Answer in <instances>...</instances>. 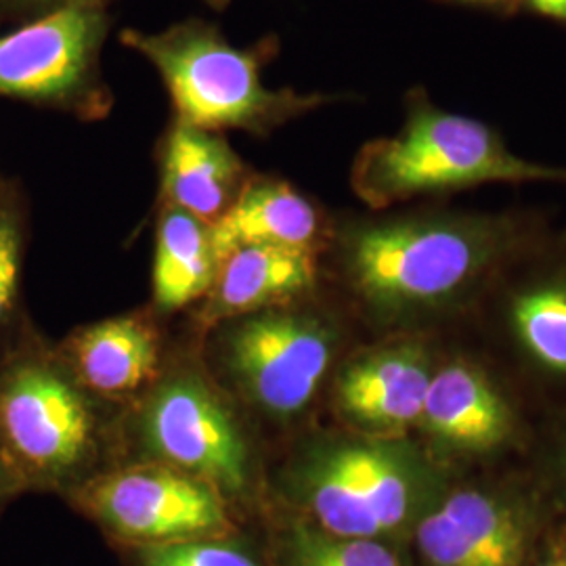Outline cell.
<instances>
[{"instance_id":"cell-8","label":"cell","mask_w":566,"mask_h":566,"mask_svg":"<svg viewBox=\"0 0 566 566\" xmlns=\"http://www.w3.org/2000/svg\"><path fill=\"white\" fill-rule=\"evenodd\" d=\"M65 502L97 526L114 549L191 542L243 525L208 481L158 462L112 465Z\"/></svg>"},{"instance_id":"cell-15","label":"cell","mask_w":566,"mask_h":566,"mask_svg":"<svg viewBox=\"0 0 566 566\" xmlns=\"http://www.w3.org/2000/svg\"><path fill=\"white\" fill-rule=\"evenodd\" d=\"M254 172L221 133L172 120L160 143L163 203L214 224Z\"/></svg>"},{"instance_id":"cell-14","label":"cell","mask_w":566,"mask_h":566,"mask_svg":"<svg viewBox=\"0 0 566 566\" xmlns=\"http://www.w3.org/2000/svg\"><path fill=\"white\" fill-rule=\"evenodd\" d=\"M212 229L219 261L238 248L271 245L324 256L334 223L294 185L277 177L252 175L240 198Z\"/></svg>"},{"instance_id":"cell-16","label":"cell","mask_w":566,"mask_h":566,"mask_svg":"<svg viewBox=\"0 0 566 566\" xmlns=\"http://www.w3.org/2000/svg\"><path fill=\"white\" fill-rule=\"evenodd\" d=\"M322 256L271 248L248 245L227 254L217 282L203 298L200 325L203 329L266 308L301 303L319 282Z\"/></svg>"},{"instance_id":"cell-6","label":"cell","mask_w":566,"mask_h":566,"mask_svg":"<svg viewBox=\"0 0 566 566\" xmlns=\"http://www.w3.org/2000/svg\"><path fill=\"white\" fill-rule=\"evenodd\" d=\"M120 42L156 67L175 118L203 130L269 137L287 122L346 99V95L298 93L287 86L269 88L263 70L280 51L275 36L254 46H235L214 23L185 20L160 32L122 30Z\"/></svg>"},{"instance_id":"cell-23","label":"cell","mask_w":566,"mask_h":566,"mask_svg":"<svg viewBox=\"0 0 566 566\" xmlns=\"http://www.w3.org/2000/svg\"><path fill=\"white\" fill-rule=\"evenodd\" d=\"M528 566H566V531L544 535Z\"/></svg>"},{"instance_id":"cell-10","label":"cell","mask_w":566,"mask_h":566,"mask_svg":"<svg viewBox=\"0 0 566 566\" xmlns=\"http://www.w3.org/2000/svg\"><path fill=\"white\" fill-rule=\"evenodd\" d=\"M535 497L500 486H460L437 500L409 546L416 566H528L544 539Z\"/></svg>"},{"instance_id":"cell-28","label":"cell","mask_w":566,"mask_h":566,"mask_svg":"<svg viewBox=\"0 0 566 566\" xmlns=\"http://www.w3.org/2000/svg\"><path fill=\"white\" fill-rule=\"evenodd\" d=\"M563 479H565V486H566V449H565V453H563Z\"/></svg>"},{"instance_id":"cell-5","label":"cell","mask_w":566,"mask_h":566,"mask_svg":"<svg viewBox=\"0 0 566 566\" xmlns=\"http://www.w3.org/2000/svg\"><path fill=\"white\" fill-rule=\"evenodd\" d=\"M493 182L566 185V166L516 156L500 130L443 109L422 86L407 91L401 128L365 143L350 168L355 196L378 212Z\"/></svg>"},{"instance_id":"cell-24","label":"cell","mask_w":566,"mask_h":566,"mask_svg":"<svg viewBox=\"0 0 566 566\" xmlns=\"http://www.w3.org/2000/svg\"><path fill=\"white\" fill-rule=\"evenodd\" d=\"M432 2L489 11V13L502 15V18H512V15L523 13V0H432Z\"/></svg>"},{"instance_id":"cell-3","label":"cell","mask_w":566,"mask_h":566,"mask_svg":"<svg viewBox=\"0 0 566 566\" xmlns=\"http://www.w3.org/2000/svg\"><path fill=\"white\" fill-rule=\"evenodd\" d=\"M30 319L0 350V453L25 493L72 491L112 468L120 422Z\"/></svg>"},{"instance_id":"cell-4","label":"cell","mask_w":566,"mask_h":566,"mask_svg":"<svg viewBox=\"0 0 566 566\" xmlns=\"http://www.w3.org/2000/svg\"><path fill=\"white\" fill-rule=\"evenodd\" d=\"M126 462H158L208 481L242 523H261L266 465L245 411L200 357H177L120 422ZM122 464V462H120Z\"/></svg>"},{"instance_id":"cell-1","label":"cell","mask_w":566,"mask_h":566,"mask_svg":"<svg viewBox=\"0 0 566 566\" xmlns=\"http://www.w3.org/2000/svg\"><path fill=\"white\" fill-rule=\"evenodd\" d=\"M539 243L533 217L424 210L334 223L327 252L371 322L405 327L472 301Z\"/></svg>"},{"instance_id":"cell-27","label":"cell","mask_w":566,"mask_h":566,"mask_svg":"<svg viewBox=\"0 0 566 566\" xmlns=\"http://www.w3.org/2000/svg\"><path fill=\"white\" fill-rule=\"evenodd\" d=\"M206 2H208L210 7H214V9H219V11H221V9H224L231 0H206Z\"/></svg>"},{"instance_id":"cell-18","label":"cell","mask_w":566,"mask_h":566,"mask_svg":"<svg viewBox=\"0 0 566 566\" xmlns=\"http://www.w3.org/2000/svg\"><path fill=\"white\" fill-rule=\"evenodd\" d=\"M261 523L275 566H416L405 542L338 537L282 512Z\"/></svg>"},{"instance_id":"cell-26","label":"cell","mask_w":566,"mask_h":566,"mask_svg":"<svg viewBox=\"0 0 566 566\" xmlns=\"http://www.w3.org/2000/svg\"><path fill=\"white\" fill-rule=\"evenodd\" d=\"M25 493L18 474L7 464V460L0 453V516L7 507L11 506L18 497Z\"/></svg>"},{"instance_id":"cell-17","label":"cell","mask_w":566,"mask_h":566,"mask_svg":"<svg viewBox=\"0 0 566 566\" xmlns=\"http://www.w3.org/2000/svg\"><path fill=\"white\" fill-rule=\"evenodd\" d=\"M219 266L210 224L177 206L163 203L151 269L156 311L177 313L203 301L217 282Z\"/></svg>"},{"instance_id":"cell-25","label":"cell","mask_w":566,"mask_h":566,"mask_svg":"<svg viewBox=\"0 0 566 566\" xmlns=\"http://www.w3.org/2000/svg\"><path fill=\"white\" fill-rule=\"evenodd\" d=\"M523 13L552 21L566 30V0H523Z\"/></svg>"},{"instance_id":"cell-11","label":"cell","mask_w":566,"mask_h":566,"mask_svg":"<svg viewBox=\"0 0 566 566\" xmlns=\"http://www.w3.org/2000/svg\"><path fill=\"white\" fill-rule=\"evenodd\" d=\"M434 369L430 350L418 340L376 344L336 369L332 409L348 432L407 439L422 420Z\"/></svg>"},{"instance_id":"cell-9","label":"cell","mask_w":566,"mask_h":566,"mask_svg":"<svg viewBox=\"0 0 566 566\" xmlns=\"http://www.w3.org/2000/svg\"><path fill=\"white\" fill-rule=\"evenodd\" d=\"M112 18L102 7H72L0 36V97L103 120L114 93L103 76Z\"/></svg>"},{"instance_id":"cell-2","label":"cell","mask_w":566,"mask_h":566,"mask_svg":"<svg viewBox=\"0 0 566 566\" xmlns=\"http://www.w3.org/2000/svg\"><path fill=\"white\" fill-rule=\"evenodd\" d=\"M446 491L432 458L409 439L319 432L266 468L264 514L296 516L338 537L409 544Z\"/></svg>"},{"instance_id":"cell-13","label":"cell","mask_w":566,"mask_h":566,"mask_svg":"<svg viewBox=\"0 0 566 566\" xmlns=\"http://www.w3.org/2000/svg\"><path fill=\"white\" fill-rule=\"evenodd\" d=\"M418 428L443 451L485 455L512 443L516 416L485 371L451 361L434 369Z\"/></svg>"},{"instance_id":"cell-20","label":"cell","mask_w":566,"mask_h":566,"mask_svg":"<svg viewBox=\"0 0 566 566\" xmlns=\"http://www.w3.org/2000/svg\"><path fill=\"white\" fill-rule=\"evenodd\" d=\"M510 319L526 353L566 378V275H554L518 292Z\"/></svg>"},{"instance_id":"cell-12","label":"cell","mask_w":566,"mask_h":566,"mask_svg":"<svg viewBox=\"0 0 566 566\" xmlns=\"http://www.w3.org/2000/svg\"><path fill=\"white\" fill-rule=\"evenodd\" d=\"M55 346L81 385L109 403H135L166 364L163 332L143 311L82 325Z\"/></svg>"},{"instance_id":"cell-7","label":"cell","mask_w":566,"mask_h":566,"mask_svg":"<svg viewBox=\"0 0 566 566\" xmlns=\"http://www.w3.org/2000/svg\"><path fill=\"white\" fill-rule=\"evenodd\" d=\"M338 348L336 325L294 303L208 327L200 359L245 413L292 424L319 397Z\"/></svg>"},{"instance_id":"cell-21","label":"cell","mask_w":566,"mask_h":566,"mask_svg":"<svg viewBox=\"0 0 566 566\" xmlns=\"http://www.w3.org/2000/svg\"><path fill=\"white\" fill-rule=\"evenodd\" d=\"M28 242V203L20 185L0 175V350L28 319L21 273Z\"/></svg>"},{"instance_id":"cell-19","label":"cell","mask_w":566,"mask_h":566,"mask_svg":"<svg viewBox=\"0 0 566 566\" xmlns=\"http://www.w3.org/2000/svg\"><path fill=\"white\" fill-rule=\"evenodd\" d=\"M122 566H275L263 523L179 544L116 547Z\"/></svg>"},{"instance_id":"cell-22","label":"cell","mask_w":566,"mask_h":566,"mask_svg":"<svg viewBox=\"0 0 566 566\" xmlns=\"http://www.w3.org/2000/svg\"><path fill=\"white\" fill-rule=\"evenodd\" d=\"M112 0H0V25L28 23L44 15L72 7H102L107 9Z\"/></svg>"}]
</instances>
